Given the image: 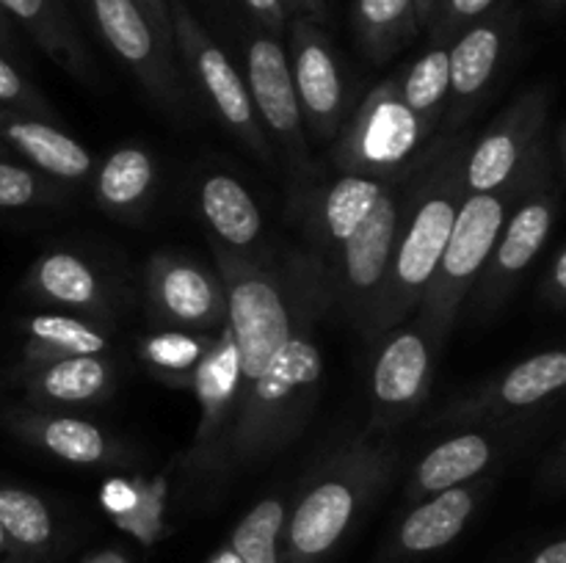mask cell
<instances>
[{
  "mask_svg": "<svg viewBox=\"0 0 566 563\" xmlns=\"http://www.w3.org/2000/svg\"><path fill=\"white\" fill-rule=\"evenodd\" d=\"M138 497H142V480L138 478H111L99 489V502L114 519L127 517L138 506Z\"/></svg>",
  "mask_w": 566,
  "mask_h": 563,
  "instance_id": "cell-38",
  "label": "cell"
},
{
  "mask_svg": "<svg viewBox=\"0 0 566 563\" xmlns=\"http://www.w3.org/2000/svg\"><path fill=\"white\" fill-rule=\"evenodd\" d=\"M547 110H551L547 86H534L520 94L492 121L490 130L470 144L464 158V191H497L512 182L545 144Z\"/></svg>",
  "mask_w": 566,
  "mask_h": 563,
  "instance_id": "cell-13",
  "label": "cell"
},
{
  "mask_svg": "<svg viewBox=\"0 0 566 563\" xmlns=\"http://www.w3.org/2000/svg\"><path fill=\"white\" fill-rule=\"evenodd\" d=\"M199 213L210 230V241L238 257L258 259L254 248L263 243V213L252 193L232 174H213L199 182Z\"/></svg>",
  "mask_w": 566,
  "mask_h": 563,
  "instance_id": "cell-23",
  "label": "cell"
},
{
  "mask_svg": "<svg viewBox=\"0 0 566 563\" xmlns=\"http://www.w3.org/2000/svg\"><path fill=\"white\" fill-rule=\"evenodd\" d=\"M497 456V442L484 431H462L423 453L407 484L409 500L418 502L437 491L481 478Z\"/></svg>",
  "mask_w": 566,
  "mask_h": 563,
  "instance_id": "cell-24",
  "label": "cell"
},
{
  "mask_svg": "<svg viewBox=\"0 0 566 563\" xmlns=\"http://www.w3.org/2000/svg\"><path fill=\"white\" fill-rule=\"evenodd\" d=\"M92 563H125V561H122L119 555H114V552H105V555H97V557H94Z\"/></svg>",
  "mask_w": 566,
  "mask_h": 563,
  "instance_id": "cell-48",
  "label": "cell"
},
{
  "mask_svg": "<svg viewBox=\"0 0 566 563\" xmlns=\"http://www.w3.org/2000/svg\"><path fill=\"white\" fill-rule=\"evenodd\" d=\"M542 296L545 301L551 304L553 309H562L564 307V298H566V252L564 246L556 248L551 259V268L545 274V285H542Z\"/></svg>",
  "mask_w": 566,
  "mask_h": 563,
  "instance_id": "cell-40",
  "label": "cell"
},
{
  "mask_svg": "<svg viewBox=\"0 0 566 563\" xmlns=\"http://www.w3.org/2000/svg\"><path fill=\"white\" fill-rule=\"evenodd\" d=\"M534 563H566V541L558 539L553 544H547L545 550L536 552Z\"/></svg>",
  "mask_w": 566,
  "mask_h": 563,
  "instance_id": "cell-43",
  "label": "cell"
},
{
  "mask_svg": "<svg viewBox=\"0 0 566 563\" xmlns=\"http://www.w3.org/2000/svg\"><path fill=\"white\" fill-rule=\"evenodd\" d=\"M442 342L418 320H403L376 342L370 370V423L365 434L390 436L420 412L434 386Z\"/></svg>",
  "mask_w": 566,
  "mask_h": 563,
  "instance_id": "cell-8",
  "label": "cell"
},
{
  "mask_svg": "<svg viewBox=\"0 0 566 563\" xmlns=\"http://www.w3.org/2000/svg\"><path fill=\"white\" fill-rule=\"evenodd\" d=\"M434 136L398 97L396 77L381 81L363 99L332 141V163L343 174L398 180L412 169L420 144Z\"/></svg>",
  "mask_w": 566,
  "mask_h": 563,
  "instance_id": "cell-5",
  "label": "cell"
},
{
  "mask_svg": "<svg viewBox=\"0 0 566 563\" xmlns=\"http://www.w3.org/2000/svg\"><path fill=\"white\" fill-rule=\"evenodd\" d=\"M247 88L252 97L254 114L269 138L271 149H276L291 174V191L304 182V177L315 169L307 149V130H304L302 108H298L296 88H293L287 50L271 33H252L247 44Z\"/></svg>",
  "mask_w": 566,
  "mask_h": 563,
  "instance_id": "cell-10",
  "label": "cell"
},
{
  "mask_svg": "<svg viewBox=\"0 0 566 563\" xmlns=\"http://www.w3.org/2000/svg\"><path fill=\"white\" fill-rule=\"evenodd\" d=\"M6 152H9V147H6L3 138H0V160H6Z\"/></svg>",
  "mask_w": 566,
  "mask_h": 563,
  "instance_id": "cell-50",
  "label": "cell"
},
{
  "mask_svg": "<svg viewBox=\"0 0 566 563\" xmlns=\"http://www.w3.org/2000/svg\"><path fill=\"white\" fill-rule=\"evenodd\" d=\"M219 334V331H216ZM213 331L164 329L138 340V359L169 384L188 386L191 373L216 342Z\"/></svg>",
  "mask_w": 566,
  "mask_h": 563,
  "instance_id": "cell-31",
  "label": "cell"
},
{
  "mask_svg": "<svg viewBox=\"0 0 566 563\" xmlns=\"http://www.w3.org/2000/svg\"><path fill=\"white\" fill-rule=\"evenodd\" d=\"M287 506L282 497H265L238 522L230 550L241 563H282L280 535L285 530Z\"/></svg>",
  "mask_w": 566,
  "mask_h": 563,
  "instance_id": "cell-32",
  "label": "cell"
},
{
  "mask_svg": "<svg viewBox=\"0 0 566 563\" xmlns=\"http://www.w3.org/2000/svg\"><path fill=\"white\" fill-rule=\"evenodd\" d=\"M564 384L566 351L564 348H551V351L523 359V362H517L503 375H495L492 381L481 384L479 390L468 392L462 397H453L451 403H446L437 412L434 423L470 425L528 412V408H536L545 401H551V397H556Z\"/></svg>",
  "mask_w": 566,
  "mask_h": 563,
  "instance_id": "cell-16",
  "label": "cell"
},
{
  "mask_svg": "<svg viewBox=\"0 0 566 563\" xmlns=\"http://www.w3.org/2000/svg\"><path fill=\"white\" fill-rule=\"evenodd\" d=\"M547 160L553 158L545 138V144L536 149L528 166L512 182H506L497 191L468 193L464 196L457 221H453L451 237L446 243V252H442L434 276L426 285L423 298H420L418 309L412 315L423 329H429L434 334V340L446 342L448 331L457 323L459 309L468 301L481 270L490 263V254L495 248L497 237H501L509 213L520 202V196L528 191V185L534 182V177L539 174Z\"/></svg>",
  "mask_w": 566,
  "mask_h": 563,
  "instance_id": "cell-4",
  "label": "cell"
},
{
  "mask_svg": "<svg viewBox=\"0 0 566 563\" xmlns=\"http://www.w3.org/2000/svg\"><path fill=\"white\" fill-rule=\"evenodd\" d=\"M0 11L20 22L55 66L75 81H94V64L61 0H0Z\"/></svg>",
  "mask_w": 566,
  "mask_h": 563,
  "instance_id": "cell-25",
  "label": "cell"
},
{
  "mask_svg": "<svg viewBox=\"0 0 566 563\" xmlns=\"http://www.w3.org/2000/svg\"><path fill=\"white\" fill-rule=\"evenodd\" d=\"M9 539H6V533H3V528H0V561H3V555L6 552H9Z\"/></svg>",
  "mask_w": 566,
  "mask_h": 563,
  "instance_id": "cell-49",
  "label": "cell"
},
{
  "mask_svg": "<svg viewBox=\"0 0 566 563\" xmlns=\"http://www.w3.org/2000/svg\"><path fill=\"white\" fill-rule=\"evenodd\" d=\"M171 17V39L186 64L188 75L193 77V86L210 105L216 119L249 149L265 166H274V149L260 127L258 114H254L252 97L243 75L232 64L230 55L219 47L213 36L205 31L202 22L193 17L186 0H169Z\"/></svg>",
  "mask_w": 566,
  "mask_h": 563,
  "instance_id": "cell-6",
  "label": "cell"
},
{
  "mask_svg": "<svg viewBox=\"0 0 566 563\" xmlns=\"http://www.w3.org/2000/svg\"><path fill=\"white\" fill-rule=\"evenodd\" d=\"M501 0H442L437 14L429 22V36L431 44H451L470 22L484 17L486 11L495 9Z\"/></svg>",
  "mask_w": 566,
  "mask_h": 563,
  "instance_id": "cell-36",
  "label": "cell"
},
{
  "mask_svg": "<svg viewBox=\"0 0 566 563\" xmlns=\"http://www.w3.org/2000/svg\"><path fill=\"white\" fill-rule=\"evenodd\" d=\"M14 379L36 406L72 408L105 401L114 392L116 368L108 357H64L20 364Z\"/></svg>",
  "mask_w": 566,
  "mask_h": 563,
  "instance_id": "cell-21",
  "label": "cell"
},
{
  "mask_svg": "<svg viewBox=\"0 0 566 563\" xmlns=\"http://www.w3.org/2000/svg\"><path fill=\"white\" fill-rule=\"evenodd\" d=\"M285 6H287V11H296V17L321 20L326 0H285Z\"/></svg>",
  "mask_w": 566,
  "mask_h": 563,
  "instance_id": "cell-42",
  "label": "cell"
},
{
  "mask_svg": "<svg viewBox=\"0 0 566 563\" xmlns=\"http://www.w3.org/2000/svg\"><path fill=\"white\" fill-rule=\"evenodd\" d=\"M22 364L64 357H108L111 334L92 318L66 312H36L20 320Z\"/></svg>",
  "mask_w": 566,
  "mask_h": 563,
  "instance_id": "cell-27",
  "label": "cell"
},
{
  "mask_svg": "<svg viewBox=\"0 0 566 563\" xmlns=\"http://www.w3.org/2000/svg\"><path fill=\"white\" fill-rule=\"evenodd\" d=\"M398 450L390 436L363 434L326 456L285 517V563H313L346 535L354 519L392 478Z\"/></svg>",
  "mask_w": 566,
  "mask_h": 563,
  "instance_id": "cell-3",
  "label": "cell"
},
{
  "mask_svg": "<svg viewBox=\"0 0 566 563\" xmlns=\"http://www.w3.org/2000/svg\"><path fill=\"white\" fill-rule=\"evenodd\" d=\"M111 53L136 75L144 92L169 114L186 110V88L175 61V42L155 28L136 0H83Z\"/></svg>",
  "mask_w": 566,
  "mask_h": 563,
  "instance_id": "cell-11",
  "label": "cell"
},
{
  "mask_svg": "<svg viewBox=\"0 0 566 563\" xmlns=\"http://www.w3.org/2000/svg\"><path fill=\"white\" fill-rule=\"evenodd\" d=\"M0 108L20 110V114L39 116L48 121L59 119L48 97L3 53H0Z\"/></svg>",
  "mask_w": 566,
  "mask_h": 563,
  "instance_id": "cell-35",
  "label": "cell"
},
{
  "mask_svg": "<svg viewBox=\"0 0 566 563\" xmlns=\"http://www.w3.org/2000/svg\"><path fill=\"white\" fill-rule=\"evenodd\" d=\"M0 528L9 544L42 550L53 539V513L48 502L20 486L0 484Z\"/></svg>",
  "mask_w": 566,
  "mask_h": 563,
  "instance_id": "cell-33",
  "label": "cell"
},
{
  "mask_svg": "<svg viewBox=\"0 0 566 563\" xmlns=\"http://www.w3.org/2000/svg\"><path fill=\"white\" fill-rule=\"evenodd\" d=\"M0 138L11 152L22 155L39 174L55 182H83L94 174L92 152L55 121L0 108Z\"/></svg>",
  "mask_w": 566,
  "mask_h": 563,
  "instance_id": "cell-20",
  "label": "cell"
},
{
  "mask_svg": "<svg viewBox=\"0 0 566 563\" xmlns=\"http://www.w3.org/2000/svg\"><path fill=\"white\" fill-rule=\"evenodd\" d=\"M407 174L387 188L385 196L376 202V208L365 219V224L337 248L329 263H324L329 309H335L343 320H348L359 334L368 326L370 312H374L381 287L387 282V270H390Z\"/></svg>",
  "mask_w": 566,
  "mask_h": 563,
  "instance_id": "cell-7",
  "label": "cell"
},
{
  "mask_svg": "<svg viewBox=\"0 0 566 563\" xmlns=\"http://www.w3.org/2000/svg\"><path fill=\"white\" fill-rule=\"evenodd\" d=\"M149 309L169 329L221 331L227 326V296L219 274L197 259L158 252L147 263Z\"/></svg>",
  "mask_w": 566,
  "mask_h": 563,
  "instance_id": "cell-17",
  "label": "cell"
},
{
  "mask_svg": "<svg viewBox=\"0 0 566 563\" xmlns=\"http://www.w3.org/2000/svg\"><path fill=\"white\" fill-rule=\"evenodd\" d=\"M481 491L484 486L470 480V484L453 486V489L418 500V506L403 517L401 528H398L401 550L423 555V552H434L451 544L468 528L470 517L479 508Z\"/></svg>",
  "mask_w": 566,
  "mask_h": 563,
  "instance_id": "cell-26",
  "label": "cell"
},
{
  "mask_svg": "<svg viewBox=\"0 0 566 563\" xmlns=\"http://www.w3.org/2000/svg\"><path fill=\"white\" fill-rule=\"evenodd\" d=\"M553 171H556V163L547 160L528 185V191L520 196V202L509 213L501 237L490 254V263L470 290L475 315L495 312L512 296L517 282L523 279L525 270L534 265V259L551 241L558 202H562V182L556 180Z\"/></svg>",
  "mask_w": 566,
  "mask_h": 563,
  "instance_id": "cell-9",
  "label": "cell"
},
{
  "mask_svg": "<svg viewBox=\"0 0 566 563\" xmlns=\"http://www.w3.org/2000/svg\"><path fill=\"white\" fill-rule=\"evenodd\" d=\"M354 31L359 47L374 64H385L401 53L420 25L412 0H357L354 3Z\"/></svg>",
  "mask_w": 566,
  "mask_h": 563,
  "instance_id": "cell-29",
  "label": "cell"
},
{
  "mask_svg": "<svg viewBox=\"0 0 566 563\" xmlns=\"http://www.w3.org/2000/svg\"><path fill=\"white\" fill-rule=\"evenodd\" d=\"M188 390L197 395L199 403L197 439L188 453V464L197 469H208L221 436L227 434L232 417H235L238 392H241V364H238V348L230 326L216 334L210 351L191 373Z\"/></svg>",
  "mask_w": 566,
  "mask_h": 563,
  "instance_id": "cell-18",
  "label": "cell"
},
{
  "mask_svg": "<svg viewBox=\"0 0 566 563\" xmlns=\"http://www.w3.org/2000/svg\"><path fill=\"white\" fill-rule=\"evenodd\" d=\"M138 6H142L144 11L149 14V20L155 22V28H158L160 33H164L166 39H171V17H169V0H136ZM175 42V39H171Z\"/></svg>",
  "mask_w": 566,
  "mask_h": 563,
  "instance_id": "cell-41",
  "label": "cell"
},
{
  "mask_svg": "<svg viewBox=\"0 0 566 563\" xmlns=\"http://www.w3.org/2000/svg\"><path fill=\"white\" fill-rule=\"evenodd\" d=\"M243 6L249 9V14L258 20V25L265 33L280 39V33L287 25V6L285 0H243Z\"/></svg>",
  "mask_w": 566,
  "mask_h": 563,
  "instance_id": "cell-39",
  "label": "cell"
},
{
  "mask_svg": "<svg viewBox=\"0 0 566 563\" xmlns=\"http://www.w3.org/2000/svg\"><path fill=\"white\" fill-rule=\"evenodd\" d=\"M210 563H241V561H238V555H235V552H232L230 546H227V550H221L219 555H216L213 561H210Z\"/></svg>",
  "mask_w": 566,
  "mask_h": 563,
  "instance_id": "cell-46",
  "label": "cell"
},
{
  "mask_svg": "<svg viewBox=\"0 0 566 563\" xmlns=\"http://www.w3.org/2000/svg\"><path fill=\"white\" fill-rule=\"evenodd\" d=\"M412 3H415V17H418V25L429 28L431 17L437 14V9H440L442 0H412Z\"/></svg>",
  "mask_w": 566,
  "mask_h": 563,
  "instance_id": "cell-44",
  "label": "cell"
},
{
  "mask_svg": "<svg viewBox=\"0 0 566 563\" xmlns=\"http://www.w3.org/2000/svg\"><path fill=\"white\" fill-rule=\"evenodd\" d=\"M287 64L302 108L304 130L318 144H332L346 116V81L335 47L318 20L296 17L291 22Z\"/></svg>",
  "mask_w": 566,
  "mask_h": 563,
  "instance_id": "cell-14",
  "label": "cell"
},
{
  "mask_svg": "<svg viewBox=\"0 0 566 563\" xmlns=\"http://www.w3.org/2000/svg\"><path fill=\"white\" fill-rule=\"evenodd\" d=\"M517 28V11L509 0L497 3L475 22H470L451 44H448V70H451V86H448L446 125L451 130L462 127L473 116L481 99L492 88L497 70L506 59L509 42Z\"/></svg>",
  "mask_w": 566,
  "mask_h": 563,
  "instance_id": "cell-15",
  "label": "cell"
},
{
  "mask_svg": "<svg viewBox=\"0 0 566 563\" xmlns=\"http://www.w3.org/2000/svg\"><path fill=\"white\" fill-rule=\"evenodd\" d=\"M401 180V177H398ZM396 180L343 174L321 177L310 171L291 191V210L310 243V254L329 263L337 248L365 224L387 188Z\"/></svg>",
  "mask_w": 566,
  "mask_h": 563,
  "instance_id": "cell-12",
  "label": "cell"
},
{
  "mask_svg": "<svg viewBox=\"0 0 566 563\" xmlns=\"http://www.w3.org/2000/svg\"><path fill=\"white\" fill-rule=\"evenodd\" d=\"M293 276V329L269 373L238 406L208 469H241L285 450L313 417L324 384L318 323L329 309L326 265L315 254L287 259Z\"/></svg>",
  "mask_w": 566,
  "mask_h": 563,
  "instance_id": "cell-1",
  "label": "cell"
},
{
  "mask_svg": "<svg viewBox=\"0 0 566 563\" xmlns=\"http://www.w3.org/2000/svg\"><path fill=\"white\" fill-rule=\"evenodd\" d=\"M66 191L61 182L39 174L36 169L0 160V210L42 208L64 202Z\"/></svg>",
  "mask_w": 566,
  "mask_h": 563,
  "instance_id": "cell-34",
  "label": "cell"
},
{
  "mask_svg": "<svg viewBox=\"0 0 566 563\" xmlns=\"http://www.w3.org/2000/svg\"><path fill=\"white\" fill-rule=\"evenodd\" d=\"M166 491L169 484L164 478L142 480V497H138V506L133 508L127 517L116 519L119 528L130 530L138 539L149 541L155 535V530L160 528V519H164V506H166Z\"/></svg>",
  "mask_w": 566,
  "mask_h": 563,
  "instance_id": "cell-37",
  "label": "cell"
},
{
  "mask_svg": "<svg viewBox=\"0 0 566 563\" xmlns=\"http://www.w3.org/2000/svg\"><path fill=\"white\" fill-rule=\"evenodd\" d=\"M468 136H442L418 155L403 180L401 221H398L396 248L390 270L381 287V296L370 312L363 337L379 342L387 331L409 320L423 298L426 285L434 276L446 243L451 237L453 221L464 196V158Z\"/></svg>",
  "mask_w": 566,
  "mask_h": 563,
  "instance_id": "cell-2",
  "label": "cell"
},
{
  "mask_svg": "<svg viewBox=\"0 0 566 563\" xmlns=\"http://www.w3.org/2000/svg\"><path fill=\"white\" fill-rule=\"evenodd\" d=\"M22 290L50 307L77 309V312L94 315V318L111 312L108 290H105V282L97 268L81 254L64 252V248L44 252L42 257L33 259L25 282H22Z\"/></svg>",
  "mask_w": 566,
  "mask_h": 563,
  "instance_id": "cell-22",
  "label": "cell"
},
{
  "mask_svg": "<svg viewBox=\"0 0 566 563\" xmlns=\"http://www.w3.org/2000/svg\"><path fill=\"white\" fill-rule=\"evenodd\" d=\"M155 158L138 144L114 149L94 171V202L116 219H133L155 191Z\"/></svg>",
  "mask_w": 566,
  "mask_h": 563,
  "instance_id": "cell-28",
  "label": "cell"
},
{
  "mask_svg": "<svg viewBox=\"0 0 566 563\" xmlns=\"http://www.w3.org/2000/svg\"><path fill=\"white\" fill-rule=\"evenodd\" d=\"M6 425L28 445L39 447L48 456L81 467H99V464H125L127 450L92 419L75 414L55 412L48 406L9 408Z\"/></svg>",
  "mask_w": 566,
  "mask_h": 563,
  "instance_id": "cell-19",
  "label": "cell"
},
{
  "mask_svg": "<svg viewBox=\"0 0 566 563\" xmlns=\"http://www.w3.org/2000/svg\"><path fill=\"white\" fill-rule=\"evenodd\" d=\"M562 6H564V0H542V9H545L547 14H556Z\"/></svg>",
  "mask_w": 566,
  "mask_h": 563,
  "instance_id": "cell-47",
  "label": "cell"
},
{
  "mask_svg": "<svg viewBox=\"0 0 566 563\" xmlns=\"http://www.w3.org/2000/svg\"><path fill=\"white\" fill-rule=\"evenodd\" d=\"M398 97L418 119H423L431 130H437L446 116L448 86H451V70H448V44H431L420 59L396 72Z\"/></svg>",
  "mask_w": 566,
  "mask_h": 563,
  "instance_id": "cell-30",
  "label": "cell"
},
{
  "mask_svg": "<svg viewBox=\"0 0 566 563\" xmlns=\"http://www.w3.org/2000/svg\"><path fill=\"white\" fill-rule=\"evenodd\" d=\"M11 31H9V22H6V14L3 11H0V47H6L9 50L11 47Z\"/></svg>",
  "mask_w": 566,
  "mask_h": 563,
  "instance_id": "cell-45",
  "label": "cell"
}]
</instances>
